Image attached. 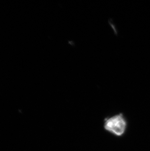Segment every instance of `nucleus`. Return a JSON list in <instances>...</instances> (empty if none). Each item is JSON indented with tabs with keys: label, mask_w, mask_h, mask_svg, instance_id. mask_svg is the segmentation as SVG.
I'll return each mask as SVG.
<instances>
[{
	"label": "nucleus",
	"mask_w": 150,
	"mask_h": 151,
	"mask_svg": "<svg viewBox=\"0 0 150 151\" xmlns=\"http://www.w3.org/2000/svg\"><path fill=\"white\" fill-rule=\"evenodd\" d=\"M104 130L116 137H122L125 134L127 122L123 114L120 113L104 119Z\"/></svg>",
	"instance_id": "nucleus-1"
}]
</instances>
